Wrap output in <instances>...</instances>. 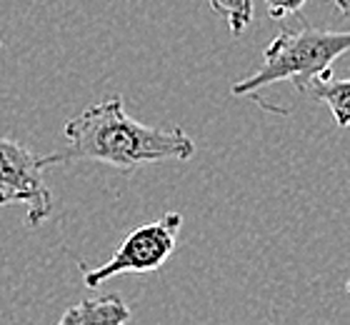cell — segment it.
Returning <instances> with one entry per match:
<instances>
[{"mask_svg":"<svg viewBox=\"0 0 350 325\" xmlns=\"http://www.w3.org/2000/svg\"><path fill=\"white\" fill-rule=\"evenodd\" d=\"M63 135L66 148L45 155L48 168L70 160H98L118 168L120 173H133L148 163L190 160L196 155V143L185 135V130L150 128L133 120L125 113L120 95L95 103L81 116L70 118Z\"/></svg>","mask_w":350,"mask_h":325,"instance_id":"obj_1","label":"cell"},{"mask_svg":"<svg viewBox=\"0 0 350 325\" xmlns=\"http://www.w3.org/2000/svg\"><path fill=\"white\" fill-rule=\"evenodd\" d=\"M348 51L350 30H321L306 23L298 28H283L262 51L258 73L238 80L230 93L235 98H253L260 88L288 80L300 95H306L310 83L333 75V63Z\"/></svg>","mask_w":350,"mask_h":325,"instance_id":"obj_2","label":"cell"},{"mask_svg":"<svg viewBox=\"0 0 350 325\" xmlns=\"http://www.w3.org/2000/svg\"><path fill=\"white\" fill-rule=\"evenodd\" d=\"M180 225V213H165L153 223L140 225V228L128 233L108 263H103L98 268H88L85 263H81L85 288H100L103 283H108L110 278H118L123 273H153V270L163 268L175 250Z\"/></svg>","mask_w":350,"mask_h":325,"instance_id":"obj_3","label":"cell"},{"mask_svg":"<svg viewBox=\"0 0 350 325\" xmlns=\"http://www.w3.org/2000/svg\"><path fill=\"white\" fill-rule=\"evenodd\" d=\"M45 155L0 135V205L25 203L28 225H40L53 213V193L45 183Z\"/></svg>","mask_w":350,"mask_h":325,"instance_id":"obj_4","label":"cell"},{"mask_svg":"<svg viewBox=\"0 0 350 325\" xmlns=\"http://www.w3.org/2000/svg\"><path fill=\"white\" fill-rule=\"evenodd\" d=\"M131 320V308L118 296L88 298L68 308L55 325H125Z\"/></svg>","mask_w":350,"mask_h":325,"instance_id":"obj_5","label":"cell"},{"mask_svg":"<svg viewBox=\"0 0 350 325\" xmlns=\"http://www.w3.org/2000/svg\"><path fill=\"white\" fill-rule=\"evenodd\" d=\"M306 98L325 103L338 128H350V78L338 80L333 75L318 78L315 83H310Z\"/></svg>","mask_w":350,"mask_h":325,"instance_id":"obj_6","label":"cell"},{"mask_svg":"<svg viewBox=\"0 0 350 325\" xmlns=\"http://www.w3.org/2000/svg\"><path fill=\"white\" fill-rule=\"evenodd\" d=\"M208 5L215 15L226 18L233 36H243L256 15V0H208Z\"/></svg>","mask_w":350,"mask_h":325,"instance_id":"obj_7","label":"cell"},{"mask_svg":"<svg viewBox=\"0 0 350 325\" xmlns=\"http://www.w3.org/2000/svg\"><path fill=\"white\" fill-rule=\"evenodd\" d=\"M308 0H265L268 15L273 21H283L288 15H298Z\"/></svg>","mask_w":350,"mask_h":325,"instance_id":"obj_8","label":"cell"},{"mask_svg":"<svg viewBox=\"0 0 350 325\" xmlns=\"http://www.w3.org/2000/svg\"><path fill=\"white\" fill-rule=\"evenodd\" d=\"M333 3H336V8L340 10V13L350 18V0H333Z\"/></svg>","mask_w":350,"mask_h":325,"instance_id":"obj_9","label":"cell"},{"mask_svg":"<svg viewBox=\"0 0 350 325\" xmlns=\"http://www.w3.org/2000/svg\"><path fill=\"white\" fill-rule=\"evenodd\" d=\"M345 290H348V293H350V281H348V285H345Z\"/></svg>","mask_w":350,"mask_h":325,"instance_id":"obj_10","label":"cell"},{"mask_svg":"<svg viewBox=\"0 0 350 325\" xmlns=\"http://www.w3.org/2000/svg\"><path fill=\"white\" fill-rule=\"evenodd\" d=\"M0 48H3V38H0Z\"/></svg>","mask_w":350,"mask_h":325,"instance_id":"obj_11","label":"cell"}]
</instances>
